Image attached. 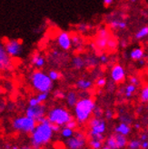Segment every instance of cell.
I'll return each mask as SVG.
<instances>
[{
	"instance_id": "obj_10",
	"label": "cell",
	"mask_w": 148,
	"mask_h": 149,
	"mask_svg": "<svg viewBox=\"0 0 148 149\" xmlns=\"http://www.w3.org/2000/svg\"><path fill=\"white\" fill-rule=\"evenodd\" d=\"M111 78L115 82V83H122L125 78V71L124 68L119 65H115L112 69H111Z\"/></svg>"
},
{
	"instance_id": "obj_5",
	"label": "cell",
	"mask_w": 148,
	"mask_h": 149,
	"mask_svg": "<svg viewBox=\"0 0 148 149\" xmlns=\"http://www.w3.org/2000/svg\"><path fill=\"white\" fill-rule=\"evenodd\" d=\"M12 126L15 130L23 133H32L36 126V122L33 118L27 116L15 118L12 122Z\"/></svg>"
},
{
	"instance_id": "obj_35",
	"label": "cell",
	"mask_w": 148,
	"mask_h": 149,
	"mask_svg": "<svg viewBox=\"0 0 148 149\" xmlns=\"http://www.w3.org/2000/svg\"><path fill=\"white\" fill-rule=\"evenodd\" d=\"M65 126H66V127H69V128H72V129H76V126H77V123H76V121L74 120V119H72V120L69 121Z\"/></svg>"
},
{
	"instance_id": "obj_29",
	"label": "cell",
	"mask_w": 148,
	"mask_h": 149,
	"mask_svg": "<svg viewBox=\"0 0 148 149\" xmlns=\"http://www.w3.org/2000/svg\"><path fill=\"white\" fill-rule=\"evenodd\" d=\"M48 76L52 81H56L61 77V74L56 70H50L48 73Z\"/></svg>"
},
{
	"instance_id": "obj_25",
	"label": "cell",
	"mask_w": 148,
	"mask_h": 149,
	"mask_svg": "<svg viewBox=\"0 0 148 149\" xmlns=\"http://www.w3.org/2000/svg\"><path fill=\"white\" fill-rule=\"evenodd\" d=\"M98 61H99V59L97 58V57H94V56H88L85 59V65H88V66H94V65H97Z\"/></svg>"
},
{
	"instance_id": "obj_4",
	"label": "cell",
	"mask_w": 148,
	"mask_h": 149,
	"mask_svg": "<svg viewBox=\"0 0 148 149\" xmlns=\"http://www.w3.org/2000/svg\"><path fill=\"white\" fill-rule=\"evenodd\" d=\"M47 118L52 124H56L59 126L65 125L73 117L69 112L63 107H55L48 112Z\"/></svg>"
},
{
	"instance_id": "obj_44",
	"label": "cell",
	"mask_w": 148,
	"mask_h": 149,
	"mask_svg": "<svg viewBox=\"0 0 148 149\" xmlns=\"http://www.w3.org/2000/svg\"><path fill=\"white\" fill-rule=\"evenodd\" d=\"M51 126H52V129H53L54 132H58V131H59V127H60L59 125H56V124H52V123H51Z\"/></svg>"
},
{
	"instance_id": "obj_47",
	"label": "cell",
	"mask_w": 148,
	"mask_h": 149,
	"mask_svg": "<svg viewBox=\"0 0 148 149\" xmlns=\"http://www.w3.org/2000/svg\"><path fill=\"white\" fill-rule=\"evenodd\" d=\"M19 149H34L33 147H29V146H24V147H21Z\"/></svg>"
},
{
	"instance_id": "obj_30",
	"label": "cell",
	"mask_w": 148,
	"mask_h": 149,
	"mask_svg": "<svg viewBox=\"0 0 148 149\" xmlns=\"http://www.w3.org/2000/svg\"><path fill=\"white\" fill-rule=\"evenodd\" d=\"M140 98L141 101L144 103L148 102V86L143 88V90L141 91V95H140Z\"/></svg>"
},
{
	"instance_id": "obj_18",
	"label": "cell",
	"mask_w": 148,
	"mask_h": 149,
	"mask_svg": "<svg viewBox=\"0 0 148 149\" xmlns=\"http://www.w3.org/2000/svg\"><path fill=\"white\" fill-rule=\"evenodd\" d=\"M72 65H73L74 68H76L77 70L82 69L84 66L85 65V59L83 57L79 56H76L75 57H73V59H72Z\"/></svg>"
},
{
	"instance_id": "obj_36",
	"label": "cell",
	"mask_w": 148,
	"mask_h": 149,
	"mask_svg": "<svg viewBox=\"0 0 148 149\" xmlns=\"http://www.w3.org/2000/svg\"><path fill=\"white\" fill-rule=\"evenodd\" d=\"M72 44H74L75 46L78 47L80 46V38H79V36H74L72 37Z\"/></svg>"
},
{
	"instance_id": "obj_37",
	"label": "cell",
	"mask_w": 148,
	"mask_h": 149,
	"mask_svg": "<svg viewBox=\"0 0 148 149\" xmlns=\"http://www.w3.org/2000/svg\"><path fill=\"white\" fill-rule=\"evenodd\" d=\"M93 113H94V116H95V117H98V118H100V117L102 116V115H103V112H102V110H101L99 107H97V108L95 107Z\"/></svg>"
},
{
	"instance_id": "obj_3",
	"label": "cell",
	"mask_w": 148,
	"mask_h": 149,
	"mask_svg": "<svg viewBox=\"0 0 148 149\" xmlns=\"http://www.w3.org/2000/svg\"><path fill=\"white\" fill-rule=\"evenodd\" d=\"M31 83L33 87L39 93L50 92L53 88V81L49 77L48 74L36 70L31 74Z\"/></svg>"
},
{
	"instance_id": "obj_7",
	"label": "cell",
	"mask_w": 148,
	"mask_h": 149,
	"mask_svg": "<svg viewBox=\"0 0 148 149\" xmlns=\"http://www.w3.org/2000/svg\"><path fill=\"white\" fill-rule=\"evenodd\" d=\"M4 46L6 53L10 57H16L22 53V43L17 39L7 40Z\"/></svg>"
},
{
	"instance_id": "obj_2",
	"label": "cell",
	"mask_w": 148,
	"mask_h": 149,
	"mask_svg": "<svg viewBox=\"0 0 148 149\" xmlns=\"http://www.w3.org/2000/svg\"><path fill=\"white\" fill-rule=\"evenodd\" d=\"M95 108L94 101L90 97H84L78 100L75 107V114L79 123H84L89 119Z\"/></svg>"
},
{
	"instance_id": "obj_38",
	"label": "cell",
	"mask_w": 148,
	"mask_h": 149,
	"mask_svg": "<svg viewBox=\"0 0 148 149\" xmlns=\"http://www.w3.org/2000/svg\"><path fill=\"white\" fill-rule=\"evenodd\" d=\"M98 59H99V61H100L101 63H103V64L107 63V61H108V57H107L106 55H101V56H99Z\"/></svg>"
},
{
	"instance_id": "obj_40",
	"label": "cell",
	"mask_w": 148,
	"mask_h": 149,
	"mask_svg": "<svg viewBox=\"0 0 148 149\" xmlns=\"http://www.w3.org/2000/svg\"><path fill=\"white\" fill-rule=\"evenodd\" d=\"M115 2V0H103V4L105 6L108 7Z\"/></svg>"
},
{
	"instance_id": "obj_23",
	"label": "cell",
	"mask_w": 148,
	"mask_h": 149,
	"mask_svg": "<svg viewBox=\"0 0 148 149\" xmlns=\"http://www.w3.org/2000/svg\"><path fill=\"white\" fill-rule=\"evenodd\" d=\"M106 146H107L111 149H118V146H117V142H116V139H115V135L110 136L106 139Z\"/></svg>"
},
{
	"instance_id": "obj_49",
	"label": "cell",
	"mask_w": 148,
	"mask_h": 149,
	"mask_svg": "<svg viewBox=\"0 0 148 149\" xmlns=\"http://www.w3.org/2000/svg\"><path fill=\"white\" fill-rule=\"evenodd\" d=\"M103 149H111V148H110V147H108L107 146H104V147H103Z\"/></svg>"
},
{
	"instance_id": "obj_20",
	"label": "cell",
	"mask_w": 148,
	"mask_h": 149,
	"mask_svg": "<svg viewBox=\"0 0 148 149\" xmlns=\"http://www.w3.org/2000/svg\"><path fill=\"white\" fill-rule=\"evenodd\" d=\"M92 86V81L87 80V79H79L76 82V87L79 88L80 90H88Z\"/></svg>"
},
{
	"instance_id": "obj_15",
	"label": "cell",
	"mask_w": 148,
	"mask_h": 149,
	"mask_svg": "<svg viewBox=\"0 0 148 149\" xmlns=\"http://www.w3.org/2000/svg\"><path fill=\"white\" fill-rule=\"evenodd\" d=\"M31 63L33 65H35V68H43L46 64V59L44 56H42L40 54H34L32 58H31Z\"/></svg>"
},
{
	"instance_id": "obj_31",
	"label": "cell",
	"mask_w": 148,
	"mask_h": 149,
	"mask_svg": "<svg viewBox=\"0 0 148 149\" xmlns=\"http://www.w3.org/2000/svg\"><path fill=\"white\" fill-rule=\"evenodd\" d=\"M48 95H49L48 92H43V93H39L38 95H36V98H38V101L42 104L43 102H45L48 98Z\"/></svg>"
},
{
	"instance_id": "obj_50",
	"label": "cell",
	"mask_w": 148,
	"mask_h": 149,
	"mask_svg": "<svg viewBox=\"0 0 148 149\" xmlns=\"http://www.w3.org/2000/svg\"><path fill=\"white\" fill-rule=\"evenodd\" d=\"M13 149H18V147H17V146H14Z\"/></svg>"
},
{
	"instance_id": "obj_41",
	"label": "cell",
	"mask_w": 148,
	"mask_h": 149,
	"mask_svg": "<svg viewBox=\"0 0 148 149\" xmlns=\"http://www.w3.org/2000/svg\"><path fill=\"white\" fill-rule=\"evenodd\" d=\"M105 116H106V117L107 118V119H111L113 117V112L111 111V110H106V112H105Z\"/></svg>"
},
{
	"instance_id": "obj_48",
	"label": "cell",
	"mask_w": 148,
	"mask_h": 149,
	"mask_svg": "<svg viewBox=\"0 0 148 149\" xmlns=\"http://www.w3.org/2000/svg\"><path fill=\"white\" fill-rule=\"evenodd\" d=\"M135 127L136 129H139V128H140V125H139V124H136V125H135Z\"/></svg>"
},
{
	"instance_id": "obj_1",
	"label": "cell",
	"mask_w": 148,
	"mask_h": 149,
	"mask_svg": "<svg viewBox=\"0 0 148 149\" xmlns=\"http://www.w3.org/2000/svg\"><path fill=\"white\" fill-rule=\"evenodd\" d=\"M53 129H52L51 123L48 118H46L42 123L36 125L35 128L32 132V145L33 147L38 149L41 146L47 144L53 136Z\"/></svg>"
},
{
	"instance_id": "obj_34",
	"label": "cell",
	"mask_w": 148,
	"mask_h": 149,
	"mask_svg": "<svg viewBox=\"0 0 148 149\" xmlns=\"http://www.w3.org/2000/svg\"><path fill=\"white\" fill-rule=\"evenodd\" d=\"M106 85V79L105 77H100L97 80V86L98 87H104Z\"/></svg>"
},
{
	"instance_id": "obj_14",
	"label": "cell",
	"mask_w": 148,
	"mask_h": 149,
	"mask_svg": "<svg viewBox=\"0 0 148 149\" xmlns=\"http://www.w3.org/2000/svg\"><path fill=\"white\" fill-rule=\"evenodd\" d=\"M129 56L132 60L140 61L141 59L145 58V52L142 47H135L133 48L129 54Z\"/></svg>"
},
{
	"instance_id": "obj_39",
	"label": "cell",
	"mask_w": 148,
	"mask_h": 149,
	"mask_svg": "<svg viewBox=\"0 0 148 149\" xmlns=\"http://www.w3.org/2000/svg\"><path fill=\"white\" fill-rule=\"evenodd\" d=\"M130 84H133V85H135V86H137L139 84V80L137 77H130Z\"/></svg>"
},
{
	"instance_id": "obj_17",
	"label": "cell",
	"mask_w": 148,
	"mask_h": 149,
	"mask_svg": "<svg viewBox=\"0 0 148 149\" xmlns=\"http://www.w3.org/2000/svg\"><path fill=\"white\" fill-rule=\"evenodd\" d=\"M65 98H66V103L70 107H76V105L78 102V97H77V95L75 91H70L67 93V95H65Z\"/></svg>"
},
{
	"instance_id": "obj_13",
	"label": "cell",
	"mask_w": 148,
	"mask_h": 149,
	"mask_svg": "<svg viewBox=\"0 0 148 149\" xmlns=\"http://www.w3.org/2000/svg\"><path fill=\"white\" fill-rule=\"evenodd\" d=\"M109 38H110V36L107 37V36H101L97 35V37H95L94 43L93 44V46L99 50L105 49L106 47H107V43H108Z\"/></svg>"
},
{
	"instance_id": "obj_8",
	"label": "cell",
	"mask_w": 148,
	"mask_h": 149,
	"mask_svg": "<svg viewBox=\"0 0 148 149\" xmlns=\"http://www.w3.org/2000/svg\"><path fill=\"white\" fill-rule=\"evenodd\" d=\"M89 125L91 127V132H90V136L91 137L95 136L97 135H103L104 132L106 131V122L101 118L98 117H94L89 122Z\"/></svg>"
},
{
	"instance_id": "obj_9",
	"label": "cell",
	"mask_w": 148,
	"mask_h": 149,
	"mask_svg": "<svg viewBox=\"0 0 148 149\" xmlns=\"http://www.w3.org/2000/svg\"><path fill=\"white\" fill-rule=\"evenodd\" d=\"M11 68V57L6 53L5 46L0 42V70H9Z\"/></svg>"
},
{
	"instance_id": "obj_42",
	"label": "cell",
	"mask_w": 148,
	"mask_h": 149,
	"mask_svg": "<svg viewBox=\"0 0 148 149\" xmlns=\"http://www.w3.org/2000/svg\"><path fill=\"white\" fill-rule=\"evenodd\" d=\"M55 95L56 96V97H58V98H64L65 97V94L62 92V91H56L55 92Z\"/></svg>"
},
{
	"instance_id": "obj_11",
	"label": "cell",
	"mask_w": 148,
	"mask_h": 149,
	"mask_svg": "<svg viewBox=\"0 0 148 149\" xmlns=\"http://www.w3.org/2000/svg\"><path fill=\"white\" fill-rule=\"evenodd\" d=\"M85 143L84 135L81 133H77L76 136H72L66 141V145L69 149H82L85 146Z\"/></svg>"
},
{
	"instance_id": "obj_24",
	"label": "cell",
	"mask_w": 148,
	"mask_h": 149,
	"mask_svg": "<svg viewBox=\"0 0 148 149\" xmlns=\"http://www.w3.org/2000/svg\"><path fill=\"white\" fill-rule=\"evenodd\" d=\"M135 90H136V86L133 85V84H129L124 88V95L127 98H129L133 95V94L135 92Z\"/></svg>"
},
{
	"instance_id": "obj_52",
	"label": "cell",
	"mask_w": 148,
	"mask_h": 149,
	"mask_svg": "<svg viewBox=\"0 0 148 149\" xmlns=\"http://www.w3.org/2000/svg\"><path fill=\"white\" fill-rule=\"evenodd\" d=\"M0 95H1V89H0Z\"/></svg>"
},
{
	"instance_id": "obj_51",
	"label": "cell",
	"mask_w": 148,
	"mask_h": 149,
	"mask_svg": "<svg viewBox=\"0 0 148 149\" xmlns=\"http://www.w3.org/2000/svg\"><path fill=\"white\" fill-rule=\"evenodd\" d=\"M131 2H135V0H131Z\"/></svg>"
},
{
	"instance_id": "obj_26",
	"label": "cell",
	"mask_w": 148,
	"mask_h": 149,
	"mask_svg": "<svg viewBox=\"0 0 148 149\" xmlns=\"http://www.w3.org/2000/svg\"><path fill=\"white\" fill-rule=\"evenodd\" d=\"M102 142L103 141L95 139V138H91L89 141V146L93 149H101L102 148Z\"/></svg>"
},
{
	"instance_id": "obj_32",
	"label": "cell",
	"mask_w": 148,
	"mask_h": 149,
	"mask_svg": "<svg viewBox=\"0 0 148 149\" xmlns=\"http://www.w3.org/2000/svg\"><path fill=\"white\" fill-rule=\"evenodd\" d=\"M116 47H117V41L115 38H109L107 43V47L109 49H115Z\"/></svg>"
},
{
	"instance_id": "obj_46",
	"label": "cell",
	"mask_w": 148,
	"mask_h": 149,
	"mask_svg": "<svg viewBox=\"0 0 148 149\" xmlns=\"http://www.w3.org/2000/svg\"><path fill=\"white\" fill-rule=\"evenodd\" d=\"M147 137H148V136L144 134V135H142V136H141V141H146Z\"/></svg>"
},
{
	"instance_id": "obj_43",
	"label": "cell",
	"mask_w": 148,
	"mask_h": 149,
	"mask_svg": "<svg viewBox=\"0 0 148 149\" xmlns=\"http://www.w3.org/2000/svg\"><path fill=\"white\" fill-rule=\"evenodd\" d=\"M78 29H79V31H81V32H85V31H86V29H87V26L85 25V24L80 25L78 26Z\"/></svg>"
},
{
	"instance_id": "obj_12",
	"label": "cell",
	"mask_w": 148,
	"mask_h": 149,
	"mask_svg": "<svg viewBox=\"0 0 148 149\" xmlns=\"http://www.w3.org/2000/svg\"><path fill=\"white\" fill-rule=\"evenodd\" d=\"M57 44L63 50H69L72 47V37L67 32H61L57 36Z\"/></svg>"
},
{
	"instance_id": "obj_16",
	"label": "cell",
	"mask_w": 148,
	"mask_h": 149,
	"mask_svg": "<svg viewBox=\"0 0 148 149\" xmlns=\"http://www.w3.org/2000/svg\"><path fill=\"white\" fill-rule=\"evenodd\" d=\"M115 132L117 134H121V135L126 136L127 135H129L130 132H131V127H130L129 124L122 122L121 124H119L115 127Z\"/></svg>"
},
{
	"instance_id": "obj_28",
	"label": "cell",
	"mask_w": 148,
	"mask_h": 149,
	"mask_svg": "<svg viewBox=\"0 0 148 149\" xmlns=\"http://www.w3.org/2000/svg\"><path fill=\"white\" fill-rule=\"evenodd\" d=\"M142 145V141L141 140H131L128 143V148L129 149H139L141 147Z\"/></svg>"
},
{
	"instance_id": "obj_19",
	"label": "cell",
	"mask_w": 148,
	"mask_h": 149,
	"mask_svg": "<svg viewBox=\"0 0 148 149\" xmlns=\"http://www.w3.org/2000/svg\"><path fill=\"white\" fill-rule=\"evenodd\" d=\"M110 26L113 29H125L127 27V23L124 20L114 19L110 22Z\"/></svg>"
},
{
	"instance_id": "obj_33",
	"label": "cell",
	"mask_w": 148,
	"mask_h": 149,
	"mask_svg": "<svg viewBox=\"0 0 148 149\" xmlns=\"http://www.w3.org/2000/svg\"><path fill=\"white\" fill-rule=\"evenodd\" d=\"M40 102L38 101V99L36 98V97H31L30 99H29L28 101V105L29 107H35V106H38L40 105Z\"/></svg>"
},
{
	"instance_id": "obj_27",
	"label": "cell",
	"mask_w": 148,
	"mask_h": 149,
	"mask_svg": "<svg viewBox=\"0 0 148 149\" xmlns=\"http://www.w3.org/2000/svg\"><path fill=\"white\" fill-rule=\"evenodd\" d=\"M61 135H62L63 137L68 139V138H70V137L73 136V135H74V129L65 126V127H64V128L62 129V131H61Z\"/></svg>"
},
{
	"instance_id": "obj_21",
	"label": "cell",
	"mask_w": 148,
	"mask_h": 149,
	"mask_svg": "<svg viewBox=\"0 0 148 149\" xmlns=\"http://www.w3.org/2000/svg\"><path fill=\"white\" fill-rule=\"evenodd\" d=\"M115 139L117 142V146H118V149L120 148H124V146H126L127 145V138L125 136H123L121 134H115Z\"/></svg>"
},
{
	"instance_id": "obj_6",
	"label": "cell",
	"mask_w": 148,
	"mask_h": 149,
	"mask_svg": "<svg viewBox=\"0 0 148 149\" xmlns=\"http://www.w3.org/2000/svg\"><path fill=\"white\" fill-rule=\"evenodd\" d=\"M46 107L44 105L40 104L35 107H28L26 110V116L33 118L36 123H42L47 117H45Z\"/></svg>"
},
{
	"instance_id": "obj_22",
	"label": "cell",
	"mask_w": 148,
	"mask_h": 149,
	"mask_svg": "<svg viewBox=\"0 0 148 149\" xmlns=\"http://www.w3.org/2000/svg\"><path fill=\"white\" fill-rule=\"evenodd\" d=\"M147 36H148V26H143L142 28H140L135 33V38L137 40H141L145 38V37H146Z\"/></svg>"
},
{
	"instance_id": "obj_45",
	"label": "cell",
	"mask_w": 148,
	"mask_h": 149,
	"mask_svg": "<svg viewBox=\"0 0 148 149\" xmlns=\"http://www.w3.org/2000/svg\"><path fill=\"white\" fill-rule=\"evenodd\" d=\"M141 147L143 149H148V141H142V145H141Z\"/></svg>"
}]
</instances>
